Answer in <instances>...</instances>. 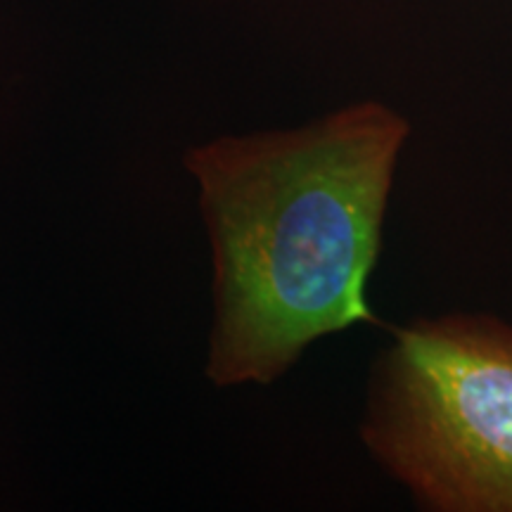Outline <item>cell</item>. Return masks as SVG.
<instances>
[{"instance_id":"1","label":"cell","mask_w":512,"mask_h":512,"mask_svg":"<svg viewBox=\"0 0 512 512\" xmlns=\"http://www.w3.org/2000/svg\"><path fill=\"white\" fill-rule=\"evenodd\" d=\"M408 136L366 100L188 152L214 264L211 384L268 387L313 342L375 320L368 280Z\"/></svg>"},{"instance_id":"2","label":"cell","mask_w":512,"mask_h":512,"mask_svg":"<svg viewBox=\"0 0 512 512\" xmlns=\"http://www.w3.org/2000/svg\"><path fill=\"white\" fill-rule=\"evenodd\" d=\"M361 439L422 510L512 512V325L448 313L396 330Z\"/></svg>"}]
</instances>
